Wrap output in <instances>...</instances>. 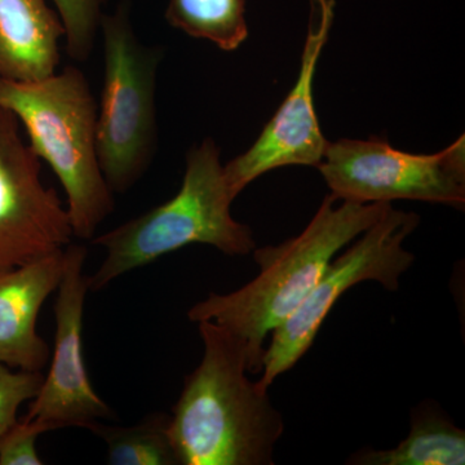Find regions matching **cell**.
<instances>
[{"label":"cell","instance_id":"cell-1","mask_svg":"<svg viewBox=\"0 0 465 465\" xmlns=\"http://www.w3.org/2000/svg\"><path fill=\"white\" fill-rule=\"evenodd\" d=\"M203 357L183 381L170 415L180 465H272L282 415L268 390L247 378L243 341L224 327L198 322Z\"/></svg>","mask_w":465,"mask_h":465},{"label":"cell","instance_id":"cell-2","mask_svg":"<svg viewBox=\"0 0 465 465\" xmlns=\"http://www.w3.org/2000/svg\"><path fill=\"white\" fill-rule=\"evenodd\" d=\"M329 194L299 235L253 250L260 272L251 282L229 293L211 292L193 305L189 321L224 327L243 341L247 372L260 374L264 342L316 286L339 251L375 224L391 203H357Z\"/></svg>","mask_w":465,"mask_h":465},{"label":"cell","instance_id":"cell-3","mask_svg":"<svg viewBox=\"0 0 465 465\" xmlns=\"http://www.w3.org/2000/svg\"><path fill=\"white\" fill-rule=\"evenodd\" d=\"M0 106L17 116L30 148L63 185L74 238L96 237L115 203L97 157L99 106L87 76L66 66L38 82L0 79Z\"/></svg>","mask_w":465,"mask_h":465},{"label":"cell","instance_id":"cell-4","mask_svg":"<svg viewBox=\"0 0 465 465\" xmlns=\"http://www.w3.org/2000/svg\"><path fill=\"white\" fill-rule=\"evenodd\" d=\"M234 200L220 149L207 137L189 150L182 188L174 197L92 238V243L105 249L106 258L88 275V289H105L121 275L189 244H207L228 256L250 255L255 238L250 226L232 219Z\"/></svg>","mask_w":465,"mask_h":465},{"label":"cell","instance_id":"cell-5","mask_svg":"<svg viewBox=\"0 0 465 465\" xmlns=\"http://www.w3.org/2000/svg\"><path fill=\"white\" fill-rule=\"evenodd\" d=\"M104 84L97 108L96 149L110 191L124 194L149 170L157 152V72L163 48L143 45L124 2L104 15Z\"/></svg>","mask_w":465,"mask_h":465},{"label":"cell","instance_id":"cell-6","mask_svg":"<svg viewBox=\"0 0 465 465\" xmlns=\"http://www.w3.org/2000/svg\"><path fill=\"white\" fill-rule=\"evenodd\" d=\"M419 224L420 217L415 213L391 206L356 243L331 260L307 298L272 332L260 387L268 390L278 376L299 362L313 345L333 305L349 289L375 281L385 290H399L401 277L415 260L403 247V242Z\"/></svg>","mask_w":465,"mask_h":465},{"label":"cell","instance_id":"cell-7","mask_svg":"<svg viewBox=\"0 0 465 465\" xmlns=\"http://www.w3.org/2000/svg\"><path fill=\"white\" fill-rule=\"evenodd\" d=\"M317 168L339 201L407 200L464 208V134L436 154L401 152L376 136L341 139L329 143Z\"/></svg>","mask_w":465,"mask_h":465},{"label":"cell","instance_id":"cell-8","mask_svg":"<svg viewBox=\"0 0 465 465\" xmlns=\"http://www.w3.org/2000/svg\"><path fill=\"white\" fill-rule=\"evenodd\" d=\"M41 171L17 116L0 106V274L65 249L74 238L69 213Z\"/></svg>","mask_w":465,"mask_h":465},{"label":"cell","instance_id":"cell-9","mask_svg":"<svg viewBox=\"0 0 465 465\" xmlns=\"http://www.w3.org/2000/svg\"><path fill=\"white\" fill-rule=\"evenodd\" d=\"M311 5L296 84L252 146L224 166L226 183L234 198L269 171L284 166L318 167L322 162L329 142L318 122L313 82L318 61L329 41L335 0H311Z\"/></svg>","mask_w":465,"mask_h":465},{"label":"cell","instance_id":"cell-10","mask_svg":"<svg viewBox=\"0 0 465 465\" xmlns=\"http://www.w3.org/2000/svg\"><path fill=\"white\" fill-rule=\"evenodd\" d=\"M87 249L69 243L64 249V272L57 287L54 313L56 322L54 351L48 374L38 396L32 400L26 420H39L52 430L88 428L114 411L91 384L84 356V314L88 275L84 274Z\"/></svg>","mask_w":465,"mask_h":465},{"label":"cell","instance_id":"cell-11","mask_svg":"<svg viewBox=\"0 0 465 465\" xmlns=\"http://www.w3.org/2000/svg\"><path fill=\"white\" fill-rule=\"evenodd\" d=\"M64 249L0 274V363L9 369L42 371L50 345L36 332L45 300L57 290Z\"/></svg>","mask_w":465,"mask_h":465},{"label":"cell","instance_id":"cell-12","mask_svg":"<svg viewBox=\"0 0 465 465\" xmlns=\"http://www.w3.org/2000/svg\"><path fill=\"white\" fill-rule=\"evenodd\" d=\"M63 21L45 0H0V79L38 82L56 73Z\"/></svg>","mask_w":465,"mask_h":465},{"label":"cell","instance_id":"cell-13","mask_svg":"<svg viewBox=\"0 0 465 465\" xmlns=\"http://www.w3.org/2000/svg\"><path fill=\"white\" fill-rule=\"evenodd\" d=\"M356 465H463L465 432L436 407L421 406L411 415V430L397 448L363 449L348 459Z\"/></svg>","mask_w":465,"mask_h":465},{"label":"cell","instance_id":"cell-14","mask_svg":"<svg viewBox=\"0 0 465 465\" xmlns=\"http://www.w3.org/2000/svg\"><path fill=\"white\" fill-rule=\"evenodd\" d=\"M164 16L174 29L226 52L238 50L249 36L246 0H170Z\"/></svg>","mask_w":465,"mask_h":465},{"label":"cell","instance_id":"cell-15","mask_svg":"<svg viewBox=\"0 0 465 465\" xmlns=\"http://www.w3.org/2000/svg\"><path fill=\"white\" fill-rule=\"evenodd\" d=\"M105 442L112 465H180L170 434V415L153 412L140 423L121 427L96 421L88 428Z\"/></svg>","mask_w":465,"mask_h":465},{"label":"cell","instance_id":"cell-16","mask_svg":"<svg viewBox=\"0 0 465 465\" xmlns=\"http://www.w3.org/2000/svg\"><path fill=\"white\" fill-rule=\"evenodd\" d=\"M54 3L65 29L67 54L78 63H84L99 36L106 0H54Z\"/></svg>","mask_w":465,"mask_h":465},{"label":"cell","instance_id":"cell-17","mask_svg":"<svg viewBox=\"0 0 465 465\" xmlns=\"http://www.w3.org/2000/svg\"><path fill=\"white\" fill-rule=\"evenodd\" d=\"M43 381L42 371H14L0 363V436L16 423L20 406L38 396Z\"/></svg>","mask_w":465,"mask_h":465},{"label":"cell","instance_id":"cell-18","mask_svg":"<svg viewBox=\"0 0 465 465\" xmlns=\"http://www.w3.org/2000/svg\"><path fill=\"white\" fill-rule=\"evenodd\" d=\"M50 430V425L43 421L17 420L0 436V465H42L36 440Z\"/></svg>","mask_w":465,"mask_h":465}]
</instances>
